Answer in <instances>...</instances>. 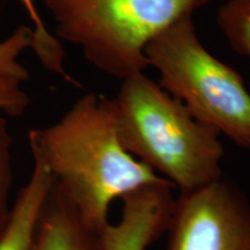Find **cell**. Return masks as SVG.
Wrapping results in <instances>:
<instances>
[{"label":"cell","instance_id":"obj_12","mask_svg":"<svg viewBox=\"0 0 250 250\" xmlns=\"http://www.w3.org/2000/svg\"><path fill=\"white\" fill-rule=\"evenodd\" d=\"M13 138L5 115L0 114V234L2 233L11 214L13 201Z\"/></svg>","mask_w":250,"mask_h":250},{"label":"cell","instance_id":"obj_8","mask_svg":"<svg viewBox=\"0 0 250 250\" xmlns=\"http://www.w3.org/2000/svg\"><path fill=\"white\" fill-rule=\"evenodd\" d=\"M33 250H105L100 233L83 223L76 208L52 187L42 214Z\"/></svg>","mask_w":250,"mask_h":250},{"label":"cell","instance_id":"obj_11","mask_svg":"<svg viewBox=\"0 0 250 250\" xmlns=\"http://www.w3.org/2000/svg\"><path fill=\"white\" fill-rule=\"evenodd\" d=\"M33 46V29L29 24H19L0 41V74L26 81L29 79V71L20 62L24 51Z\"/></svg>","mask_w":250,"mask_h":250},{"label":"cell","instance_id":"obj_9","mask_svg":"<svg viewBox=\"0 0 250 250\" xmlns=\"http://www.w3.org/2000/svg\"><path fill=\"white\" fill-rule=\"evenodd\" d=\"M29 18L33 29L31 50L41 65L51 73L57 74L67 81H73L65 68V50L62 41L49 30L34 0H18Z\"/></svg>","mask_w":250,"mask_h":250},{"label":"cell","instance_id":"obj_1","mask_svg":"<svg viewBox=\"0 0 250 250\" xmlns=\"http://www.w3.org/2000/svg\"><path fill=\"white\" fill-rule=\"evenodd\" d=\"M28 142L54 186L98 233L110 223L115 201L166 181L124 148L107 96H81L57 122L31 130Z\"/></svg>","mask_w":250,"mask_h":250},{"label":"cell","instance_id":"obj_5","mask_svg":"<svg viewBox=\"0 0 250 250\" xmlns=\"http://www.w3.org/2000/svg\"><path fill=\"white\" fill-rule=\"evenodd\" d=\"M167 250H250V202L223 176L175 199Z\"/></svg>","mask_w":250,"mask_h":250},{"label":"cell","instance_id":"obj_2","mask_svg":"<svg viewBox=\"0 0 250 250\" xmlns=\"http://www.w3.org/2000/svg\"><path fill=\"white\" fill-rule=\"evenodd\" d=\"M112 107L124 148L179 195L223 177L221 134L147 76L122 80Z\"/></svg>","mask_w":250,"mask_h":250},{"label":"cell","instance_id":"obj_10","mask_svg":"<svg viewBox=\"0 0 250 250\" xmlns=\"http://www.w3.org/2000/svg\"><path fill=\"white\" fill-rule=\"evenodd\" d=\"M217 24L230 48L250 58V0H227L219 8Z\"/></svg>","mask_w":250,"mask_h":250},{"label":"cell","instance_id":"obj_4","mask_svg":"<svg viewBox=\"0 0 250 250\" xmlns=\"http://www.w3.org/2000/svg\"><path fill=\"white\" fill-rule=\"evenodd\" d=\"M160 85L188 111L236 146L250 149V93L241 74L205 48L192 15L158 34L145 49Z\"/></svg>","mask_w":250,"mask_h":250},{"label":"cell","instance_id":"obj_13","mask_svg":"<svg viewBox=\"0 0 250 250\" xmlns=\"http://www.w3.org/2000/svg\"><path fill=\"white\" fill-rule=\"evenodd\" d=\"M23 83L17 78L0 74V114L18 117L28 110L30 98Z\"/></svg>","mask_w":250,"mask_h":250},{"label":"cell","instance_id":"obj_3","mask_svg":"<svg viewBox=\"0 0 250 250\" xmlns=\"http://www.w3.org/2000/svg\"><path fill=\"white\" fill-rule=\"evenodd\" d=\"M211 0H44L55 35L93 66L123 80L148 67L146 46Z\"/></svg>","mask_w":250,"mask_h":250},{"label":"cell","instance_id":"obj_6","mask_svg":"<svg viewBox=\"0 0 250 250\" xmlns=\"http://www.w3.org/2000/svg\"><path fill=\"white\" fill-rule=\"evenodd\" d=\"M167 181L149 184L125 196L117 223H109L100 233L105 250H148L167 233L175 197Z\"/></svg>","mask_w":250,"mask_h":250},{"label":"cell","instance_id":"obj_7","mask_svg":"<svg viewBox=\"0 0 250 250\" xmlns=\"http://www.w3.org/2000/svg\"><path fill=\"white\" fill-rule=\"evenodd\" d=\"M33 156L30 176L15 196L7 224L0 234V250H33L42 214L54 180L44 164Z\"/></svg>","mask_w":250,"mask_h":250}]
</instances>
